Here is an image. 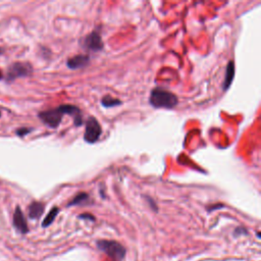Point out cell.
Listing matches in <instances>:
<instances>
[{
    "instance_id": "10",
    "label": "cell",
    "mask_w": 261,
    "mask_h": 261,
    "mask_svg": "<svg viewBox=\"0 0 261 261\" xmlns=\"http://www.w3.org/2000/svg\"><path fill=\"white\" fill-rule=\"evenodd\" d=\"M45 209V206L41 202H33L30 204L28 211H29V217L31 219H38L41 215L43 214Z\"/></svg>"
},
{
    "instance_id": "14",
    "label": "cell",
    "mask_w": 261,
    "mask_h": 261,
    "mask_svg": "<svg viewBox=\"0 0 261 261\" xmlns=\"http://www.w3.org/2000/svg\"><path fill=\"white\" fill-rule=\"evenodd\" d=\"M101 104L104 107L109 108V107H114V106L120 105L121 104V101L118 100V99H116V98H113V97H111V96H104V97L101 100Z\"/></svg>"
},
{
    "instance_id": "17",
    "label": "cell",
    "mask_w": 261,
    "mask_h": 261,
    "mask_svg": "<svg viewBox=\"0 0 261 261\" xmlns=\"http://www.w3.org/2000/svg\"><path fill=\"white\" fill-rule=\"evenodd\" d=\"M0 117H1V111H0Z\"/></svg>"
},
{
    "instance_id": "1",
    "label": "cell",
    "mask_w": 261,
    "mask_h": 261,
    "mask_svg": "<svg viewBox=\"0 0 261 261\" xmlns=\"http://www.w3.org/2000/svg\"><path fill=\"white\" fill-rule=\"evenodd\" d=\"M149 102L154 108L172 109L177 105L178 99L172 92L162 88H154L151 91Z\"/></svg>"
},
{
    "instance_id": "6",
    "label": "cell",
    "mask_w": 261,
    "mask_h": 261,
    "mask_svg": "<svg viewBox=\"0 0 261 261\" xmlns=\"http://www.w3.org/2000/svg\"><path fill=\"white\" fill-rule=\"evenodd\" d=\"M82 45H83L86 50H89L91 52L101 51L104 47L101 35L98 31H93L92 33L87 35L83 40V42H82Z\"/></svg>"
},
{
    "instance_id": "3",
    "label": "cell",
    "mask_w": 261,
    "mask_h": 261,
    "mask_svg": "<svg viewBox=\"0 0 261 261\" xmlns=\"http://www.w3.org/2000/svg\"><path fill=\"white\" fill-rule=\"evenodd\" d=\"M33 72L32 65L28 62H16L11 64L6 71L5 80L11 82L18 78L30 76Z\"/></svg>"
},
{
    "instance_id": "16",
    "label": "cell",
    "mask_w": 261,
    "mask_h": 261,
    "mask_svg": "<svg viewBox=\"0 0 261 261\" xmlns=\"http://www.w3.org/2000/svg\"><path fill=\"white\" fill-rule=\"evenodd\" d=\"M79 218H82V219H89V221H90V219H91V221H95V217L93 216V215H91V214H82V215H80L79 216Z\"/></svg>"
},
{
    "instance_id": "5",
    "label": "cell",
    "mask_w": 261,
    "mask_h": 261,
    "mask_svg": "<svg viewBox=\"0 0 261 261\" xmlns=\"http://www.w3.org/2000/svg\"><path fill=\"white\" fill-rule=\"evenodd\" d=\"M63 114L60 111L59 106L58 108L49 109V111H45L39 114V118L43 121L45 126L51 128V129H57L62 120Z\"/></svg>"
},
{
    "instance_id": "4",
    "label": "cell",
    "mask_w": 261,
    "mask_h": 261,
    "mask_svg": "<svg viewBox=\"0 0 261 261\" xmlns=\"http://www.w3.org/2000/svg\"><path fill=\"white\" fill-rule=\"evenodd\" d=\"M102 134V128L99 121L93 116H90L86 121V129L84 134V140L87 143L94 144L97 142Z\"/></svg>"
},
{
    "instance_id": "13",
    "label": "cell",
    "mask_w": 261,
    "mask_h": 261,
    "mask_svg": "<svg viewBox=\"0 0 261 261\" xmlns=\"http://www.w3.org/2000/svg\"><path fill=\"white\" fill-rule=\"evenodd\" d=\"M58 212H59V208H58V207H53V208L49 211V213L47 214V216L44 218V221H43V223H42V227H43V228H47V227H49V226L54 222V219H56V217L58 216Z\"/></svg>"
},
{
    "instance_id": "8",
    "label": "cell",
    "mask_w": 261,
    "mask_h": 261,
    "mask_svg": "<svg viewBox=\"0 0 261 261\" xmlns=\"http://www.w3.org/2000/svg\"><path fill=\"white\" fill-rule=\"evenodd\" d=\"M13 227L17 229L18 232L21 233H27L29 232V227L28 224H27L26 217L20 207H17L15 210V213H13Z\"/></svg>"
},
{
    "instance_id": "15",
    "label": "cell",
    "mask_w": 261,
    "mask_h": 261,
    "mask_svg": "<svg viewBox=\"0 0 261 261\" xmlns=\"http://www.w3.org/2000/svg\"><path fill=\"white\" fill-rule=\"evenodd\" d=\"M30 132H32V129H28V128H22V129H19V130H17V135H18V136H21V137H24L25 135L29 134Z\"/></svg>"
},
{
    "instance_id": "7",
    "label": "cell",
    "mask_w": 261,
    "mask_h": 261,
    "mask_svg": "<svg viewBox=\"0 0 261 261\" xmlns=\"http://www.w3.org/2000/svg\"><path fill=\"white\" fill-rule=\"evenodd\" d=\"M59 108L63 115H68L74 117V122L76 127H80L83 125V117H82V112L79 107L71 104H65V105H60Z\"/></svg>"
},
{
    "instance_id": "9",
    "label": "cell",
    "mask_w": 261,
    "mask_h": 261,
    "mask_svg": "<svg viewBox=\"0 0 261 261\" xmlns=\"http://www.w3.org/2000/svg\"><path fill=\"white\" fill-rule=\"evenodd\" d=\"M90 58L88 56H76L74 58H68L66 61V65L71 70H79V68L85 67L89 64Z\"/></svg>"
},
{
    "instance_id": "11",
    "label": "cell",
    "mask_w": 261,
    "mask_h": 261,
    "mask_svg": "<svg viewBox=\"0 0 261 261\" xmlns=\"http://www.w3.org/2000/svg\"><path fill=\"white\" fill-rule=\"evenodd\" d=\"M233 77H235V63H233L232 60H231L227 65L226 78H225V83H224V91H227L231 87Z\"/></svg>"
},
{
    "instance_id": "12",
    "label": "cell",
    "mask_w": 261,
    "mask_h": 261,
    "mask_svg": "<svg viewBox=\"0 0 261 261\" xmlns=\"http://www.w3.org/2000/svg\"><path fill=\"white\" fill-rule=\"evenodd\" d=\"M90 200L89 195L87 193H80L78 194L70 203L67 204V206H76V205H83L88 203Z\"/></svg>"
},
{
    "instance_id": "2",
    "label": "cell",
    "mask_w": 261,
    "mask_h": 261,
    "mask_svg": "<svg viewBox=\"0 0 261 261\" xmlns=\"http://www.w3.org/2000/svg\"><path fill=\"white\" fill-rule=\"evenodd\" d=\"M98 249L104 252L108 257H111L114 261H121L126 255V249L121 244L116 241L100 240L96 243Z\"/></svg>"
}]
</instances>
